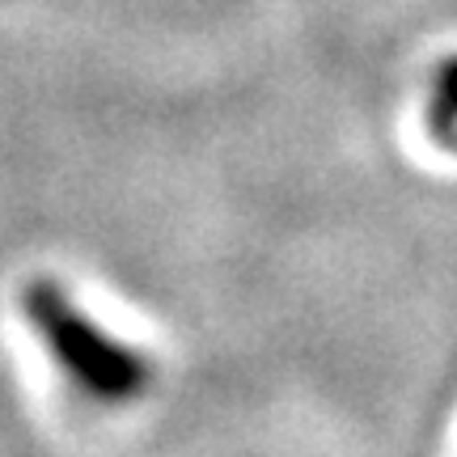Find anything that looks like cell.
I'll use <instances>...</instances> for the list:
<instances>
[{
  "instance_id": "obj_1",
  "label": "cell",
  "mask_w": 457,
  "mask_h": 457,
  "mask_svg": "<svg viewBox=\"0 0 457 457\" xmlns=\"http://www.w3.org/2000/svg\"><path fill=\"white\" fill-rule=\"evenodd\" d=\"M21 313L51 352V360L94 403L119 407V403H136L148 390L153 364L145 352L102 330L55 279H30L21 288Z\"/></svg>"
},
{
  "instance_id": "obj_2",
  "label": "cell",
  "mask_w": 457,
  "mask_h": 457,
  "mask_svg": "<svg viewBox=\"0 0 457 457\" xmlns=\"http://www.w3.org/2000/svg\"><path fill=\"white\" fill-rule=\"evenodd\" d=\"M428 128L436 140H457V55L445 60L432 77V98H428Z\"/></svg>"
}]
</instances>
